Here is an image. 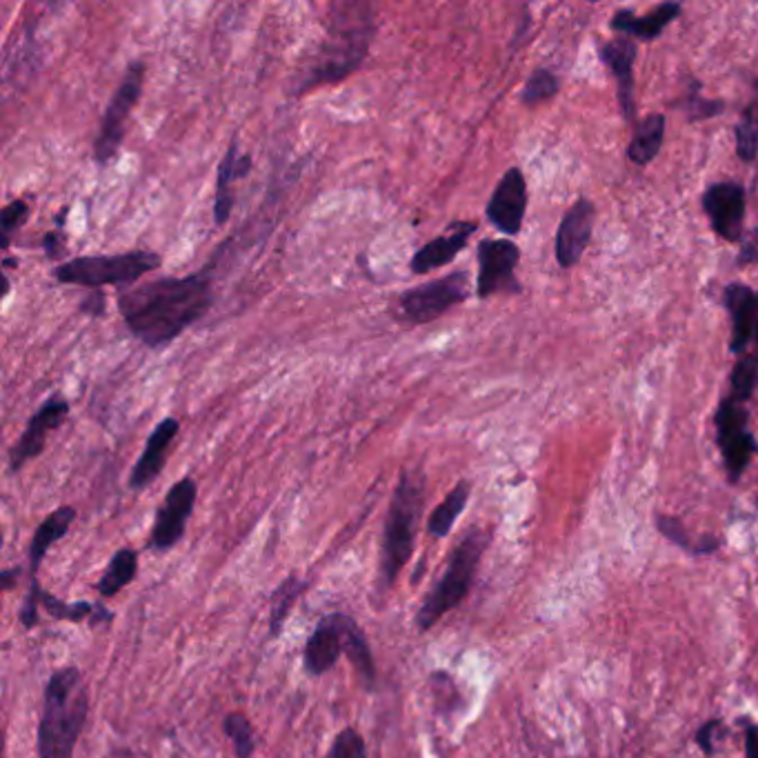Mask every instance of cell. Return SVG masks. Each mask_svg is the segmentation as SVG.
Listing matches in <instances>:
<instances>
[{"mask_svg": "<svg viewBox=\"0 0 758 758\" xmlns=\"http://www.w3.org/2000/svg\"><path fill=\"white\" fill-rule=\"evenodd\" d=\"M118 314L149 350H163L196 325L214 305L211 268L189 277H163L118 292Z\"/></svg>", "mask_w": 758, "mask_h": 758, "instance_id": "1", "label": "cell"}, {"mask_svg": "<svg viewBox=\"0 0 758 758\" xmlns=\"http://www.w3.org/2000/svg\"><path fill=\"white\" fill-rule=\"evenodd\" d=\"M376 39V10L365 0H343L332 6L325 37L314 56L299 72L292 94L301 96L316 87L350 79L365 63Z\"/></svg>", "mask_w": 758, "mask_h": 758, "instance_id": "2", "label": "cell"}, {"mask_svg": "<svg viewBox=\"0 0 758 758\" xmlns=\"http://www.w3.org/2000/svg\"><path fill=\"white\" fill-rule=\"evenodd\" d=\"M90 689L76 665L56 669L43 694V714L39 720V758H74L76 745L87 727Z\"/></svg>", "mask_w": 758, "mask_h": 758, "instance_id": "3", "label": "cell"}, {"mask_svg": "<svg viewBox=\"0 0 758 758\" xmlns=\"http://www.w3.org/2000/svg\"><path fill=\"white\" fill-rule=\"evenodd\" d=\"M423 510H425V474L418 467L403 469L394 487L387 517H385L376 596H385L396 585L398 574L412 561Z\"/></svg>", "mask_w": 758, "mask_h": 758, "instance_id": "4", "label": "cell"}, {"mask_svg": "<svg viewBox=\"0 0 758 758\" xmlns=\"http://www.w3.org/2000/svg\"><path fill=\"white\" fill-rule=\"evenodd\" d=\"M487 546H489V534L480 528H471L456 543V548L451 550L447 559L443 577L432 588V592L423 599L416 612V630L420 634L429 632L445 614H449L454 608H458L467 599Z\"/></svg>", "mask_w": 758, "mask_h": 758, "instance_id": "5", "label": "cell"}, {"mask_svg": "<svg viewBox=\"0 0 758 758\" xmlns=\"http://www.w3.org/2000/svg\"><path fill=\"white\" fill-rule=\"evenodd\" d=\"M160 266L163 259L156 251L134 249L125 255H96L65 261L54 270V279L63 285H79L96 292L107 285H132Z\"/></svg>", "mask_w": 758, "mask_h": 758, "instance_id": "6", "label": "cell"}, {"mask_svg": "<svg viewBox=\"0 0 758 758\" xmlns=\"http://www.w3.org/2000/svg\"><path fill=\"white\" fill-rule=\"evenodd\" d=\"M469 297V274L467 272H451L443 279L427 281L418 288L405 290L396 303L394 314L398 323L409 328L427 325L460 305Z\"/></svg>", "mask_w": 758, "mask_h": 758, "instance_id": "7", "label": "cell"}, {"mask_svg": "<svg viewBox=\"0 0 758 758\" xmlns=\"http://www.w3.org/2000/svg\"><path fill=\"white\" fill-rule=\"evenodd\" d=\"M145 63L143 61H134L127 65L121 85L116 87V92L112 94L103 121H101V129L94 143V158L101 167L110 165L125 138L127 132V121L136 107V103L143 96V85H145Z\"/></svg>", "mask_w": 758, "mask_h": 758, "instance_id": "8", "label": "cell"}, {"mask_svg": "<svg viewBox=\"0 0 758 758\" xmlns=\"http://www.w3.org/2000/svg\"><path fill=\"white\" fill-rule=\"evenodd\" d=\"M716 443L723 454V463L731 482L740 480L754 454H758L756 436L749 432V414L745 403L734 396H725L716 409Z\"/></svg>", "mask_w": 758, "mask_h": 758, "instance_id": "9", "label": "cell"}, {"mask_svg": "<svg viewBox=\"0 0 758 758\" xmlns=\"http://www.w3.org/2000/svg\"><path fill=\"white\" fill-rule=\"evenodd\" d=\"M76 521V510L72 505H63V508L54 510L50 517L43 519V523L37 528L34 537H32V546H30V590L23 599V605L19 610V621L25 630H32L39 623V608H41V581H39V572L41 565L50 552V548L54 543H59L61 539L68 537V532L72 530V523Z\"/></svg>", "mask_w": 758, "mask_h": 758, "instance_id": "10", "label": "cell"}, {"mask_svg": "<svg viewBox=\"0 0 758 758\" xmlns=\"http://www.w3.org/2000/svg\"><path fill=\"white\" fill-rule=\"evenodd\" d=\"M478 279L476 297L489 299L494 294H521L517 281V266L521 261V249L508 238H485L476 249Z\"/></svg>", "mask_w": 758, "mask_h": 758, "instance_id": "11", "label": "cell"}, {"mask_svg": "<svg viewBox=\"0 0 758 758\" xmlns=\"http://www.w3.org/2000/svg\"><path fill=\"white\" fill-rule=\"evenodd\" d=\"M196 498H198V485L191 476H185L169 487V491L165 494L163 502L156 510L147 550L169 552L183 541L187 523L196 508Z\"/></svg>", "mask_w": 758, "mask_h": 758, "instance_id": "12", "label": "cell"}, {"mask_svg": "<svg viewBox=\"0 0 758 758\" xmlns=\"http://www.w3.org/2000/svg\"><path fill=\"white\" fill-rule=\"evenodd\" d=\"M70 412H72L70 401L61 394L50 396L37 409V414L30 418L28 427L23 429L21 438L10 449V469L14 474L21 471L30 460H34L43 454V449L48 445V436L68 420Z\"/></svg>", "mask_w": 758, "mask_h": 758, "instance_id": "13", "label": "cell"}, {"mask_svg": "<svg viewBox=\"0 0 758 758\" xmlns=\"http://www.w3.org/2000/svg\"><path fill=\"white\" fill-rule=\"evenodd\" d=\"M528 209V183L519 167H512L502 174L498 180L489 203H487V220L502 231L505 236H517L523 227Z\"/></svg>", "mask_w": 758, "mask_h": 758, "instance_id": "14", "label": "cell"}, {"mask_svg": "<svg viewBox=\"0 0 758 758\" xmlns=\"http://www.w3.org/2000/svg\"><path fill=\"white\" fill-rule=\"evenodd\" d=\"M350 614L334 612L323 616L303 650V667L310 676H323L334 669L341 656H345Z\"/></svg>", "mask_w": 758, "mask_h": 758, "instance_id": "15", "label": "cell"}, {"mask_svg": "<svg viewBox=\"0 0 758 758\" xmlns=\"http://www.w3.org/2000/svg\"><path fill=\"white\" fill-rule=\"evenodd\" d=\"M703 209L709 216L714 231L727 240L736 242L743 238V220H745V189L738 183L725 180L712 185L703 194Z\"/></svg>", "mask_w": 758, "mask_h": 758, "instance_id": "16", "label": "cell"}, {"mask_svg": "<svg viewBox=\"0 0 758 758\" xmlns=\"http://www.w3.org/2000/svg\"><path fill=\"white\" fill-rule=\"evenodd\" d=\"M476 229H478V225L471 220H454L445 229V233L432 238L429 242L420 245L414 251V257L409 259L412 274L425 277L438 268L454 263V259L467 247V242Z\"/></svg>", "mask_w": 758, "mask_h": 758, "instance_id": "17", "label": "cell"}, {"mask_svg": "<svg viewBox=\"0 0 758 758\" xmlns=\"http://www.w3.org/2000/svg\"><path fill=\"white\" fill-rule=\"evenodd\" d=\"M594 205L588 198H579L565 214L557 231V263L565 270L574 268L590 245L594 229Z\"/></svg>", "mask_w": 758, "mask_h": 758, "instance_id": "18", "label": "cell"}, {"mask_svg": "<svg viewBox=\"0 0 758 758\" xmlns=\"http://www.w3.org/2000/svg\"><path fill=\"white\" fill-rule=\"evenodd\" d=\"M180 432V423L174 416L163 418L154 432L149 434L143 454L138 456L132 474H129V489L134 491H143L147 489L165 469L167 456H169V447L174 443V438Z\"/></svg>", "mask_w": 758, "mask_h": 758, "instance_id": "19", "label": "cell"}, {"mask_svg": "<svg viewBox=\"0 0 758 758\" xmlns=\"http://www.w3.org/2000/svg\"><path fill=\"white\" fill-rule=\"evenodd\" d=\"M723 301L731 319L729 352L738 359L747 354V347L754 343L756 319H758V294L743 283H729L723 292Z\"/></svg>", "mask_w": 758, "mask_h": 758, "instance_id": "20", "label": "cell"}, {"mask_svg": "<svg viewBox=\"0 0 758 758\" xmlns=\"http://www.w3.org/2000/svg\"><path fill=\"white\" fill-rule=\"evenodd\" d=\"M251 172V156L240 152L238 141H229L227 152L216 172V191H214V220L216 225H225L233 209V189L240 178Z\"/></svg>", "mask_w": 758, "mask_h": 758, "instance_id": "21", "label": "cell"}, {"mask_svg": "<svg viewBox=\"0 0 758 758\" xmlns=\"http://www.w3.org/2000/svg\"><path fill=\"white\" fill-rule=\"evenodd\" d=\"M601 61L614 74L619 83V103L627 121H634V61H636V43L627 37H619L601 45Z\"/></svg>", "mask_w": 758, "mask_h": 758, "instance_id": "22", "label": "cell"}, {"mask_svg": "<svg viewBox=\"0 0 758 758\" xmlns=\"http://www.w3.org/2000/svg\"><path fill=\"white\" fill-rule=\"evenodd\" d=\"M681 12H683L681 3H661L654 12L645 17H636L630 10H621L612 19V30L619 34H625L627 39L656 41L661 32L681 17Z\"/></svg>", "mask_w": 758, "mask_h": 758, "instance_id": "23", "label": "cell"}, {"mask_svg": "<svg viewBox=\"0 0 758 758\" xmlns=\"http://www.w3.org/2000/svg\"><path fill=\"white\" fill-rule=\"evenodd\" d=\"M41 608L54 619L65 623H90V627L110 625L114 621V612L107 610L103 603H90V601H74L68 603L48 590L41 592Z\"/></svg>", "mask_w": 758, "mask_h": 758, "instance_id": "24", "label": "cell"}, {"mask_svg": "<svg viewBox=\"0 0 758 758\" xmlns=\"http://www.w3.org/2000/svg\"><path fill=\"white\" fill-rule=\"evenodd\" d=\"M469 494H471V485H469L467 480H460V482H456V487L436 505L434 512H432L429 519H427V534H429V539L440 541V539H445V537L451 532V528L456 526L458 517H460L463 510L467 508Z\"/></svg>", "mask_w": 758, "mask_h": 758, "instance_id": "25", "label": "cell"}, {"mask_svg": "<svg viewBox=\"0 0 758 758\" xmlns=\"http://www.w3.org/2000/svg\"><path fill=\"white\" fill-rule=\"evenodd\" d=\"M345 656L350 658L356 678L365 692L376 689V665L374 654L370 647V641L356 619H350L347 623V641H345Z\"/></svg>", "mask_w": 758, "mask_h": 758, "instance_id": "26", "label": "cell"}, {"mask_svg": "<svg viewBox=\"0 0 758 758\" xmlns=\"http://www.w3.org/2000/svg\"><path fill=\"white\" fill-rule=\"evenodd\" d=\"M663 136H665L663 114H650L638 125H634V136L627 147V158L638 167L652 163L663 147Z\"/></svg>", "mask_w": 758, "mask_h": 758, "instance_id": "27", "label": "cell"}, {"mask_svg": "<svg viewBox=\"0 0 758 758\" xmlns=\"http://www.w3.org/2000/svg\"><path fill=\"white\" fill-rule=\"evenodd\" d=\"M138 574V552L132 550V548H123L118 550L110 563H107V570L103 572L96 590H98V596L103 601L107 599H114L121 590H125L127 585L134 583Z\"/></svg>", "mask_w": 758, "mask_h": 758, "instance_id": "28", "label": "cell"}, {"mask_svg": "<svg viewBox=\"0 0 758 758\" xmlns=\"http://www.w3.org/2000/svg\"><path fill=\"white\" fill-rule=\"evenodd\" d=\"M308 583L303 579H299L297 574L288 577L272 594L270 599V619H268V625H270V638H279L283 634V627L290 619V612L294 610L297 601L303 596Z\"/></svg>", "mask_w": 758, "mask_h": 758, "instance_id": "29", "label": "cell"}, {"mask_svg": "<svg viewBox=\"0 0 758 758\" xmlns=\"http://www.w3.org/2000/svg\"><path fill=\"white\" fill-rule=\"evenodd\" d=\"M736 152L743 160L758 156V81L754 83V96L736 125Z\"/></svg>", "mask_w": 758, "mask_h": 758, "instance_id": "30", "label": "cell"}, {"mask_svg": "<svg viewBox=\"0 0 758 758\" xmlns=\"http://www.w3.org/2000/svg\"><path fill=\"white\" fill-rule=\"evenodd\" d=\"M222 731L229 738L236 758H251L257 754L255 725L242 712H229L222 718Z\"/></svg>", "mask_w": 758, "mask_h": 758, "instance_id": "31", "label": "cell"}, {"mask_svg": "<svg viewBox=\"0 0 758 758\" xmlns=\"http://www.w3.org/2000/svg\"><path fill=\"white\" fill-rule=\"evenodd\" d=\"M729 383H731L729 396L738 398L740 403H747L758 387V359L754 354L738 356L731 370Z\"/></svg>", "mask_w": 758, "mask_h": 758, "instance_id": "32", "label": "cell"}, {"mask_svg": "<svg viewBox=\"0 0 758 758\" xmlns=\"http://www.w3.org/2000/svg\"><path fill=\"white\" fill-rule=\"evenodd\" d=\"M30 220V203L23 200V198H17L12 200L10 205L3 207V211H0V247H3L6 251L12 247V238L14 233Z\"/></svg>", "mask_w": 758, "mask_h": 758, "instance_id": "33", "label": "cell"}, {"mask_svg": "<svg viewBox=\"0 0 758 758\" xmlns=\"http://www.w3.org/2000/svg\"><path fill=\"white\" fill-rule=\"evenodd\" d=\"M559 94V79L550 72V70H537L526 87H523V94H521V101L528 105V107H534L539 103H546L550 101L552 96Z\"/></svg>", "mask_w": 758, "mask_h": 758, "instance_id": "34", "label": "cell"}, {"mask_svg": "<svg viewBox=\"0 0 758 758\" xmlns=\"http://www.w3.org/2000/svg\"><path fill=\"white\" fill-rule=\"evenodd\" d=\"M325 758H367V745L363 734L356 727H345L341 729Z\"/></svg>", "mask_w": 758, "mask_h": 758, "instance_id": "35", "label": "cell"}, {"mask_svg": "<svg viewBox=\"0 0 758 758\" xmlns=\"http://www.w3.org/2000/svg\"><path fill=\"white\" fill-rule=\"evenodd\" d=\"M685 112L689 114V121H703V118H712V116L720 114L723 103L720 101H705V98H700L698 90L692 87L689 98L685 101Z\"/></svg>", "mask_w": 758, "mask_h": 758, "instance_id": "36", "label": "cell"}, {"mask_svg": "<svg viewBox=\"0 0 758 758\" xmlns=\"http://www.w3.org/2000/svg\"><path fill=\"white\" fill-rule=\"evenodd\" d=\"M658 530L665 539H669L672 543H676L678 548L683 550H689L692 554H696V546L689 541L687 532H685V526L678 521V519H672V517H658Z\"/></svg>", "mask_w": 758, "mask_h": 758, "instance_id": "37", "label": "cell"}, {"mask_svg": "<svg viewBox=\"0 0 758 758\" xmlns=\"http://www.w3.org/2000/svg\"><path fill=\"white\" fill-rule=\"evenodd\" d=\"M738 266H758V229H751L747 236H743V245H740V255L736 259Z\"/></svg>", "mask_w": 758, "mask_h": 758, "instance_id": "38", "label": "cell"}, {"mask_svg": "<svg viewBox=\"0 0 758 758\" xmlns=\"http://www.w3.org/2000/svg\"><path fill=\"white\" fill-rule=\"evenodd\" d=\"M43 249H45V257L50 261H59L65 255V233L59 229L48 231L43 238Z\"/></svg>", "mask_w": 758, "mask_h": 758, "instance_id": "39", "label": "cell"}, {"mask_svg": "<svg viewBox=\"0 0 758 758\" xmlns=\"http://www.w3.org/2000/svg\"><path fill=\"white\" fill-rule=\"evenodd\" d=\"M720 727H723V723H720L718 718H712V720L705 723V725L698 729V734H696L698 745H700V749H703L707 756H712V754L716 751L714 740H716V731H718Z\"/></svg>", "mask_w": 758, "mask_h": 758, "instance_id": "40", "label": "cell"}, {"mask_svg": "<svg viewBox=\"0 0 758 758\" xmlns=\"http://www.w3.org/2000/svg\"><path fill=\"white\" fill-rule=\"evenodd\" d=\"M81 312L87 314L90 319H101V316H105V297H103V290H96L92 297H87V299L81 303Z\"/></svg>", "mask_w": 758, "mask_h": 758, "instance_id": "41", "label": "cell"}, {"mask_svg": "<svg viewBox=\"0 0 758 758\" xmlns=\"http://www.w3.org/2000/svg\"><path fill=\"white\" fill-rule=\"evenodd\" d=\"M745 751H747V758H758V725H747Z\"/></svg>", "mask_w": 758, "mask_h": 758, "instance_id": "42", "label": "cell"}, {"mask_svg": "<svg viewBox=\"0 0 758 758\" xmlns=\"http://www.w3.org/2000/svg\"><path fill=\"white\" fill-rule=\"evenodd\" d=\"M21 577V568H12V570H3L0 572V581H3V590L10 592L17 583V579Z\"/></svg>", "mask_w": 758, "mask_h": 758, "instance_id": "43", "label": "cell"}, {"mask_svg": "<svg viewBox=\"0 0 758 758\" xmlns=\"http://www.w3.org/2000/svg\"><path fill=\"white\" fill-rule=\"evenodd\" d=\"M758 359V319H756V332H754V352H749Z\"/></svg>", "mask_w": 758, "mask_h": 758, "instance_id": "44", "label": "cell"}]
</instances>
